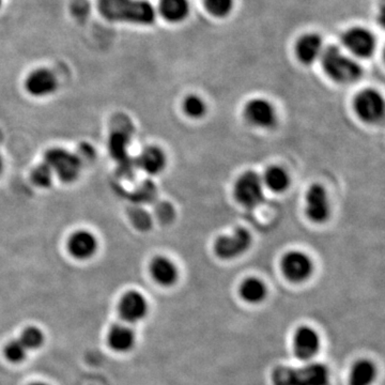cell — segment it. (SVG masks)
<instances>
[{
  "label": "cell",
  "mask_w": 385,
  "mask_h": 385,
  "mask_svg": "<svg viewBox=\"0 0 385 385\" xmlns=\"http://www.w3.org/2000/svg\"><path fill=\"white\" fill-rule=\"evenodd\" d=\"M101 14L111 21L151 25L156 10L147 0H99Z\"/></svg>",
  "instance_id": "6da1fadb"
},
{
  "label": "cell",
  "mask_w": 385,
  "mask_h": 385,
  "mask_svg": "<svg viewBox=\"0 0 385 385\" xmlns=\"http://www.w3.org/2000/svg\"><path fill=\"white\" fill-rule=\"evenodd\" d=\"M320 58L324 72L336 83H354L362 76L360 64L345 55L337 46L326 47Z\"/></svg>",
  "instance_id": "7a4b0ae2"
},
{
  "label": "cell",
  "mask_w": 385,
  "mask_h": 385,
  "mask_svg": "<svg viewBox=\"0 0 385 385\" xmlns=\"http://www.w3.org/2000/svg\"><path fill=\"white\" fill-rule=\"evenodd\" d=\"M328 381V369L316 363L298 369L279 367L273 373L275 385H326Z\"/></svg>",
  "instance_id": "3957f363"
},
{
  "label": "cell",
  "mask_w": 385,
  "mask_h": 385,
  "mask_svg": "<svg viewBox=\"0 0 385 385\" xmlns=\"http://www.w3.org/2000/svg\"><path fill=\"white\" fill-rule=\"evenodd\" d=\"M44 163L53 174L66 184L76 181L81 171V161L77 154L64 148H51L44 156Z\"/></svg>",
  "instance_id": "277c9868"
},
{
  "label": "cell",
  "mask_w": 385,
  "mask_h": 385,
  "mask_svg": "<svg viewBox=\"0 0 385 385\" xmlns=\"http://www.w3.org/2000/svg\"><path fill=\"white\" fill-rule=\"evenodd\" d=\"M234 197L246 208H255L264 200L261 178L253 171L243 174L234 184Z\"/></svg>",
  "instance_id": "5b68a950"
},
{
  "label": "cell",
  "mask_w": 385,
  "mask_h": 385,
  "mask_svg": "<svg viewBox=\"0 0 385 385\" xmlns=\"http://www.w3.org/2000/svg\"><path fill=\"white\" fill-rule=\"evenodd\" d=\"M251 244V236L244 228H238L230 236H219L215 242L216 255L221 259H232L247 251Z\"/></svg>",
  "instance_id": "8992f818"
},
{
  "label": "cell",
  "mask_w": 385,
  "mask_h": 385,
  "mask_svg": "<svg viewBox=\"0 0 385 385\" xmlns=\"http://www.w3.org/2000/svg\"><path fill=\"white\" fill-rule=\"evenodd\" d=\"M354 109L363 121L369 124L379 121L384 114V98L376 90H363L354 100Z\"/></svg>",
  "instance_id": "52a82bcc"
},
{
  "label": "cell",
  "mask_w": 385,
  "mask_h": 385,
  "mask_svg": "<svg viewBox=\"0 0 385 385\" xmlns=\"http://www.w3.org/2000/svg\"><path fill=\"white\" fill-rule=\"evenodd\" d=\"M281 270L286 279L294 283H302L311 277L314 264L311 258L302 251H292L281 260Z\"/></svg>",
  "instance_id": "ba28073f"
},
{
  "label": "cell",
  "mask_w": 385,
  "mask_h": 385,
  "mask_svg": "<svg viewBox=\"0 0 385 385\" xmlns=\"http://www.w3.org/2000/svg\"><path fill=\"white\" fill-rule=\"evenodd\" d=\"M343 43L346 49L356 57L369 58L376 49V39L369 30L354 27L345 32Z\"/></svg>",
  "instance_id": "9c48e42d"
},
{
  "label": "cell",
  "mask_w": 385,
  "mask_h": 385,
  "mask_svg": "<svg viewBox=\"0 0 385 385\" xmlns=\"http://www.w3.org/2000/svg\"><path fill=\"white\" fill-rule=\"evenodd\" d=\"M244 117L251 126L258 128H272L276 124L274 107L264 99H253L244 107Z\"/></svg>",
  "instance_id": "30bf717a"
},
{
  "label": "cell",
  "mask_w": 385,
  "mask_h": 385,
  "mask_svg": "<svg viewBox=\"0 0 385 385\" xmlns=\"http://www.w3.org/2000/svg\"><path fill=\"white\" fill-rule=\"evenodd\" d=\"M306 215L315 223H324L330 216V204L326 189L313 184L306 193Z\"/></svg>",
  "instance_id": "8fae6325"
},
{
  "label": "cell",
  "mask_w": 385,
  "mask_h": 385,
  "mask_svg": "<svg viewBox=\"0 0 385 385\" xmlns=\"http://www.w3.org/2000/svg\"><path fill=\"white\" fill-rule=\"evenodd\" d=\"M149 305L147 299L141 292L131 290L126 292L119 302V314L129 324H136L147 316Z\"/></svg>",
  "instance_id": "7c38bea8"
},
{
  "label": "cell",
  "mask_w": 385,
  "mask_h": 385,
  "mask_svg": "<svg viewBox=\"0 0 385 385\" xmlns=\"http://www.w3.org/2000/svg\"><path fill=\"white\" fill-rule=\"evenodd\" d=\"M58 81L56 75L47 69L32 71L25 81V89L30 96L42 98L51 96L57 90Z\"/></svg>",
  "instance_id": "4fadbf2b"
},
{
  "label": "cell",
  "mask_w": 385,
  "mask_h": 385,
  "mask_svg": "<svg viewBox=\"0 0 385 385\" xmlns=\"http://www.w3.org/2000/svg\"><path fill=\"white\" fill-rule=\"evenodd\" d=\"M98 246L96 236L88 230L75 231L68 240V251L75 259H90L96 255Z\"/></svg>",
  "instance_id": "5bb4252c"
},
{
  "label": "cell",
  "mask_w": 385,
  "mask_h": 385,
  "mask_svg": "<svg viewBox=\"0 0 385 385\" xmlns=\"http://www.w3.org/2000/svg\"><path fill=\"white\" fill-rule=\"evenodd\" d=\"M320 339L317 333L309 326L298 329L294 339V349L296 358L309 361L318 354Z\"/></svg>",
  "instance_id": "9a60e30c"
},
{
  "label": "cell",
  "mask_w": 385,
  "mask_h": 385,
  "mask_svg": "<svg viewBox=\"0 0 385 385\" xmlns=\"http://www.w3.org/2000/svg\"><path fill=\"white\" fill-rule=\"evenodd\" d=\"M149 270L154 281L163 287H171L177 281V268L169 258L163 256L154 258L150 264Z\"/></svg>",
  "instance_id": "2e32d148"
},
{
  "label": "cell",
  "mask_w": 385,
  "mask_h": 385,
  "mask_svg": "<svg viewBox=\"0 0 385 385\" xmlns=\"http://www.w3.org/2000/svg\"><path fill=\"white\" fill-rule=\"evenodd\" d=\"M109 347L116 352L131 351L136 344L134 331L124 324H115L111 326L107 335Z\"/></svg>",
  "instance_id": "e0dca14e"
},
{
  "label": "cell",
  "mask_w": 385,
  "mask_h": 385,
  "mask_svg": "<svg viewBox=\"0 0 385 385\" xmlns=\"http://www.w3.org/2000/svg\"><path fill=\"white\" fill-rule=\"evenodd\" d=\"M322 41L318 34H305L299 39L296 45V54L302 64H311L321 56Z\"/></svg>",
  "instance_id": "ac0fdd59"
},
{
  "label": "cell",
  "mask_w": 385,
  "mask_h": 385,
  "mask_svg": "<svg viewBox=\"0 0 385 385\" xmlns=\"http://www.w3.org/2000/svg\"><path fill=\"white\" fill-rule=\"evenodd\" d=\"M137 163L145 173L156 176L164 171L166 166V156L160 148L150 146L141 151Z\"/></svg>",
  "instance_id": "d6986e66"
},
{
  "label": "cell",
  "mask_w": 385,
  "mask_h": 385,
  "mask_svg": "<svg viewBox=\"0 0 385 385\" xmlns=\"http://www.w3.org/2000/svg\"><path fill=\"white\" fill-rule=\"evenodd\" d=\"M159 10L167 21L180 23L188 16L190 4L189 0H160Z\"/></svg>",
  "instance_id": "ffe728a7"
},
{
  "label": "cell",
  "mask_w": 385,
  "mask_h": 385,
  "mask_svg": "<svg viewBox=\"0 0 385 385\" xmlns=\"http://www.w3.org/2000/svg\"><path fill=\"white\" fill-rule=\"evenodd\" d=\"M241 298L245 302L256 304L261 302L266 296V287L260 279L256 277H249L243 281L240 287Z\"/></svg>",
  "instance_id": "44dd1931"
},
{
  "label": "cell",
  "mask_w": 385,
  "mask_h": 385,
  "mask_svg": "<svg viewBox=\"0 0 385 385\" xmlns=\"http://www.w3.org/2000/svg\"><path fill=\"white\" fill-rule=\"evenodd\" d=\"M264 182L266 188L272 192L283 193L289 186L290 178L285 169L279 166H272L266 169Z\"/></svg>",
  "instance_id": "7402d4cb"
},
{
  "label": "cell",
  "mask_w": 385,
  "mask_h": 385,
  "mask_svg": "<svg viewBox=\"0 0 385 385\" xmlns=\"http://www.w3.org/2000/svg\"><path fill=\"white\" fill-rule=\"evenodd\" d=\"M375 378V365L371 361L361 360L352 367L350 385H371Z\"/></svg>",
  "instance_id": "603a6c76"
},
{
  "label": "cell",
  "mask_w": 385,
  "mask_h": 385,
  "mask_svg": "<svg viewBox=\"0 0 385 385\" xmlns=\"http://www.w3.org/2000/svg\"><path fill=\"white\" fill-rule=\"evenodd\" d=\"M19 341L25 346L28 351L29 350H38L44 345V333L36 326H28L21 333Z\"/></svg>",
  "instance_id": "cb8c5ba5"
},
{
  "label": "cell",
  "mask_w": 385,
  "mask_h": 385,
  "mask_svg": "<svg viewBox=\"0 0 385 385\" xmlns=\"http://www.w3.org/2000/svg\"><path fill=\"white\" fill-rule=\"evenodd\" d=\"M27 352L28 350L26 349L25 346L21 344L19 339H13V341H9L4 347V356H6V360L9 362L14 363V364H19V363L25 361Z\"/></svg>",
  "instance_id": "d4e9b609"
},
{
  "label": "cell",
  "mask_w": 385,
  "mask_h": 385,
  "mask_svg": "<svg viewBox=\"0 0 385 385\" xmlns=\"http://www.w3.org/2000/svg\"><path fill=\"white\" fill-rule=\"evenodd\" d=\"M184 111L189 117L198 119L206 114V103L198 96H186L184 101Z\"/></svg>",
  "instance_id": "484cf974"
},
{
  "label": "cell",
  "mask_w": 385,
  "mask_h": 385,
  "mask_svg": "<svg viewBox=\"0 0 385 385\" xmlns=\"http://www.w3.org/2000/svg\"><path fill=\"white\" fill-rule=\"evenodd\" d=\"M53 171L45 163L38 165L31 171V181L38 188H49L53 184Z\"/></svg>",
  "instance_id": "4316f807"
},
{
  "label": "cell",
  "mask_w": 385,
  "mask_h": 385,
  "mask_svg": "<svg viewBox=\"0 0 385 385\" xmlns=\"http://www.w3.org/2000/svg\"><path fill=\"white\" fill-rule=\"evenodd\" d=\"M204 6L215 17H225L234 8V0H204Z\"/></svg>",
  "instance_id": "83f0119b"
},
{
  "label": "cell",
  "mask_w": 385,
  "mask_h": 385,
  "mask_svg": "<svg viewBox=\"0 0 385 385\" xmlns=\"http://www.w3.org/2000/svg\"><path fill=\"white\" fill-rule=\"evenodd\" d=\"M2 169H4V161H2L1 156H0V175H1Z\"/></svg>",
  "instance_id": "f1b7e54d"
},
{
  "label": "cell",
  "mask_w": 385,
  "mask_h": 385,
  "mask_svg": "<svg viewBox=\"0 0 385 385\" xmlns=\"http://www.w3.org/2000/svg\"><path fill=\"white\" fill-rule=\"evenodd\" d=\"M30 385H49V384H41V382H38V384H30Z\"/></svg>",
  "instance_id": "f546056e"
},
{
  "label": "cell",
  "mask_w": 385,
  "mask_h": 385,
  "mask_svg": "<svg viewBox=\"0 0 385 385\" xmlns=\"http://www.w3.org/2000/svg\"><path fill=\"white\" fill-rule=\"evenodd\" d=\"M2 0H0V8H1Z\"/></svg>",
  "instance_id": "4dcf8cb0"
}]
</instances>
